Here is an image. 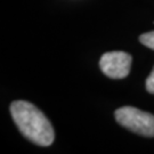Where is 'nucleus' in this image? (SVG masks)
Wrapping results in <instances>:
<instances>
[{
	"label": "nucleus",
	"mask_w": 154,
	"mask_h": 154,
	"mask_svg": "<svg viewBox=\"0 0 154 154\" xmlns=\"http://www.w3.org/2000/svg\"><path fill=\"white\" fill-rule=\"evenodd\" d=\"M11 114L20 132L30 142L39 146L53 144L54 128L37 106L25 100H16L11 105Z\"/></svg>",
	"instance_id": "nucleus-1"
},
{
	"label": "nucleus",
	"mask_w": 154,
	"mask_h": 154,
	"mask_svg": "<svg viewBox=\"0 0 154 154\" xmlns=\"http://www.w3.org/2000/svg\"><path fill=\"white\" fill-rule=\"evenodd\" d=\"M139 41H140L144 46H146V47H149V48L154 50V31H151V32L142 34V35L139 37Z\"/></svg>",
	"instance_id": "nucleus-4"
},
{
	"label": "nucleus",
	"mask_w": 154,
	"mask_h": 154,
	"mask_svg": "<svg viewBox=\"0 0 154 154\" xmlns=\"http://www.w3.org/2000/svg\"><path fill=\"white\" fill-rule=\"evenodd\" d=\"M146 89L147 91L154 95V67H153V71L151 72L147 79H146Z\"/></svg>",
	"instance_id": "nucleus-5"
},
{
	"label": "nucleus",
	"mask_w": 154,
	"mask_h": 154,
	"mask_svg": "<svg viewBox=\"0 0 154 154\" xmlns=\"http://www.w3.org/2000/svg\"><path fill=\"white\" fill-rule=\"evenodd\" d=\"M132 57L125 51L105 53L99 60V67L106 77L111 79L126 78L131 67Z\"/></svg>",
	"instance_id": "nucleus-3"
},
{
	"label": "nucleus",
	"mask_w": 154,
	"mask_h": 154,
	"mask_svg": "<svg viewBox=\"0 0 154 154\" xmlns=\"http://www.w3.org/2000/svg\"><path fill=\"white\" fill-rule=\"evenodd\" d=\"M116 121L128 130L145 137H154V116L131 106H123L114 113Z\"/></svg>",
	"instance_id": "nucleus-2"
}]
</instances>
